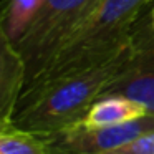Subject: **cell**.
<instances>
[{
	"instance_id": "6da1fadb",
	"label": "cell",
	"mask_w": 154,
	"mask_h": 154,
	"mask_svg": "<svg viewBox=\"0 0 154 154\" xmlns=\"http://www.w3.org/2000/svg\"><path fill=\"white\" fill-rule=\"evenodd\" d=\"M136 37L137 30L126 45L103 60L23 88L8 126L50 134L81 121L128 66Z\"/></svg>"
},
{
	"instance_id": "7a4b0ae2",
	"label": "cell",
	"mask_w": 154,
	"mask_h": 154,
	"mask_svg": "<svg viewBox=\"0 0 154 154\" xmlns=\"http://www.w3.org/2000/svg\"><path fill=\"white\" fill-rule=\"evenodd\" d=\"M151 2L152 0H98L93 8L28 70L23 88L113 55L134 37Z\"/></svg>"
},
{
	"instance_id": "3957f363",
	"label": "cell",
	"mask_w": 154,
	"mask_h": 154,
	"mask_svg": "<svg viewBox=\"0 0 154 154\" xmlns=\"http://www.w3.org/2000/svg\"><path fill=\"white\" fill-rule=\"evenodd\" d=\"M154 131V114L114 126H88L78 123L43 134L51 154H103L146 133Z\"/></svg>"
},
{
	"instance_id": "277c9868",
	"label": "cell",
	"mask_w": 154,
	"mask_h": 154,
	"mask_svg": "<svg viewBox=\"0 0 154 154\" xmlns=\"http://www.w3.org/2000/svg\"><path fill=\"white\" fill-rule=\"evenodd\" d=\"M96 2L98 0H45L33 23L15 43V48L27 61L28 70L38 63Z\"/></svg>"
},
{
	"instance_id": "5b68a950",
	"label": "cell",
	"mask_w": 154,
	"mask_h": 154,
	"mask_svg": "<svg viewBox=\"0 0 154 154\" xmlns=\"http://www.w3.org/2000/svg\"><path fill=\"white\" fill-rule=\"evenodd\" d=\"M104 96H126L154 114V30L149 27V20L139 25L133 58L104 91Z\"/></svg>"
},
{
	"instance_id": "8992f818",
	"label": "cell",
	"mask_w": 154,
	"mask_h": 154,
	"mask_svg": "<svg viewBox=\"0 0 154 154\" xmlns=\"http://www.w3.org/2000/svg\"><path fill=\"white\" fill-rule=\"evenodd\" d=\"M2 37V51H0V128L10 124L12 114L18 103L28 68L25 58L15 48L8 38Z\"/></svg>"
},
{
	"instance_id": "52a82bcc",
	"label": "cell",
	"mask_w": 154,
	"mask_h": 154,
	"mask_svg": "<svg viewBox=\"0 0 154 154\" xmlns=\"http://www.w3.org/2000/svg\"><path fill=\"white\" fill-rule=\"evenodd\" d=\"M149 114L146 106L126 96H104L88 109L81 123L88 126H114Z\"/></svg>"
},
{
	"instance_id": "ba28073f",
	"label": "cell",
	"mask_w": 154,
	"mask_h": 154,
	"mask_svg": "<svg viewBox=\"0 0 154 154\" xmlns=\"http://www.w3.org/2000/svg\"><path fill=\"white\" fill-rule=\"evenodd\" d=\"M45 0H4L0 35L17 43L37 18Z\"/></svg>"
},
{
	"instance_id": "9c48e42d",
	"label": "cell",
	"mask_w": 154,
	"mask_h": 154,
	"mask_svg": "<svg viewBox=\"0 0 154 154\" xmlns=\"http://www.w3.org/2000/svg\"><path fill=\"white\" fill-rule=\"evenodd\" d=\"M0 154H51L43 134L15 126L0 128Z\"/></svg>"
},
{
	"instance_id": "30bf717a",
	"label": "cell",
	"mask_w": 154,
	"mask_h": 154,
	"mask_svg": "<svg viewBox=\"0 0 154 154\" xmlns=\"http://www.w3.org/2000/svg\"><path fill=\"white\" fill-rule=\"evenodd\" d=\"M103 154H154V131L146 133L119 147L108 151Z\"/></svg>"
},
{
	"instance_id": "8fae6325",
	"label": "cell",
	"mask_w": 154,
	"mask_h": 154,
	"mask_svg": "<svg viewBox=\"0 0 154 154\" xmlns=\"http://www.w3.org/2000/svg\"><path fill=\"white\" fill-rule=\"evenodd\" d=\"M147 20H149V27L154 30V7L151 8V12H149V17H147Z\"/></svg>"
}]
</instances>
